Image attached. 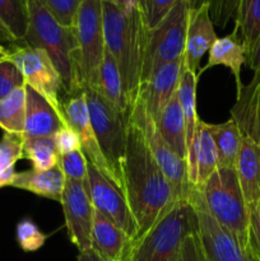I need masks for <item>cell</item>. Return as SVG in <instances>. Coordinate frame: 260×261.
<instances>
[{
	"label": "cell",
	"instance_id": "obj_1",
	"mask_svg": "<svg viewBox=\"0 0 260 261\" xmlns=\"http://www.w3.org/2000/svg\"><path fill=\"white\" fill-rule=\"evenodd\" d=\"M121 178L122 193L139 229V241L180 200L155 162L142 129L132 120L127 124Z\"/></svg>",
	"mask_w": 260,
	"mask_h": 261
},
{
	"label": "cell",
	"instance_id": "obj_2",
	"mask_svg": "<svg viewBox=\"0 0 260 261\" xmlns=\"http://www.w3.org/2000/svg\"><path fill=\"white\" fill-rule=\"evenodd\" d=\"M105 46L119 66L129 107L139 94L144 61L147 31L138 2L129 9H120L102 0Z\"/></svg>",
	"mask_w": 260,
	"mask_h": 261
},
{
	"label": "cell",
	"instance_id": "obj_3",
	"mask_svg": "<svg viewBox=\"0 0 260 261\" xmlns=\"http://www.w3.org/2000/svg\"><path fill=\"white\" fill-rule=\"evenodd\" d=\"M22 43L41 48L50 56L63 79L66 96H76L83 92L78 43L73 27L60 24L40 0H28V28Z\"/></svg>",
	"mask_w": 260,
	"mask_h": 261
},
{
	"label": "cell",
	"instance_id": "obj_4",
	"mask_svg": "<svg viewBox=\"0 0 260 261\" xmlns=\"http://www.w3.org/2000/svg\"><path fill=\"white\" fill-rule=\"evenodd\" d=\"M211 216L233 233L246 249H255L250 237L249 209L242 195L236 168L218 167L198 188Z\"/></svg>",
	"mask_w": 260,
	"mask_h": 261
},
{
	"label": "cell",
	"instance_id": "obj_5",
	"mask_svg": "<svg viewBox=\"0 0 260 261\" xmlns=\"http://www.w3.org/2000/svg\"><path fill=\"white\" fill-rule=\"evenodd\" d=\"M196 229L195 209L183 199L135 242L130 261H170L184 239Z\"/></svg>",
	"mask_w": 260,
	"mask_h": 261
},
{
	"label": "cell",
	"instance_id": "obj_6",
	"mask_svg": "<svg viewBox=\"0 0 260 261\" xmlns=\"http://www.w3.org/2000/svg\"><path fill=\"white\" fill-rule=\"evenodd\" d=\"M83 93L99 147L111 167L117 186L122 191L121 165L126 145L129 116L120 114L93 87H84Z\"/></svg>",
	"mask_w": 260,
	"mask_h": 261
},
{
	"label": "cell",
	"instance_id": "obj_7",
	"mask_svg": "<svg viewBox=\"0 0 260 261\" xmlns=\"http://www.w3.org/2000/svg\"><path fill=\"white\" fill-rule=\"evenodd\" d=\"M190 8L185 0H178L167 17L152 30L147 31L144 61L140 86L160 66L184 58Z\"/></svg>",
	"mask_w": 260,
	"mask_h": 261
},
{
	"label": "cell",
	"instance_id": "obj_8",
	"mask_svg": "<svg viewBox=\"0 0 260 261\" xmlns=\"http://www.w3.org/2000/svg\"><path fill=\"white\" fill-rule=\"evenodd\" d=\"M78 43V64L84 87L96 88L105 54L102 0H82L73 24Z\"/></svg>",
	"mask_w": 260,
	"mask_h": 261
},
{
	"label": "cell",
	"instance_id": "obj_9",
	"mask_svg": "<svg viewBox=\"0 0 260 261\" xmlns=\"http://www.w3.org/2000/svg\"><path fill=\"white\" fill-rule=\"evenodd\" d=\"M8 59L19 69L25 86L43 97L59 114L64 115L61 93L65 92L60 74L54 66L50 56L41 48L23 43H14L8 47Z\"/></svg>",
	"mask_w": 260,
	"mask_h": 261
},
{
	"label": "cell",
	"instance_id": "obj_10",
	"mask_svg": "<svg viewBox=\"0 0 260 261\" xmlns=\"http://www.w3.org/2000/svg\"><path fill=\"white\" fill-rule=\"evenodd\" d=\"M188 199L195 209L199 236L209 261H260L256 250L242 246L233 233L211 216L198 188H191Z\"/></svg>",
	"mask_w": 260,
	"mask_h": 261
},
{
	"label": "cell",
	"instance_id": "obj_11",
	"mask_svg": "<svg viewBox=\"0 0 260 261\" xmlns=\"http://www.w3.org/2000/svg\"><path fill=\"white\" fill-rule=\"evenodd\" d=\"M129 120L134 121L142 129L155 162L172 186L176 199H188L191 186L189 184L186 161L183 160L163 139L155 121L147 114L139 99H137L130 109Z\"/></svg>",
	"mask_w": 260,
	"mask_h": 261
},
{
	"label": "cell",
	"instance_id": "obj_12",
	"mask_svg": "<svg viewBox=\"0 0 260 261\" xmlns=\"http://www.w3.org/2000/svg\"><path fill=\"white\" fill-rule=\"evenodd\" d=\"M87 186L94 209L111 219L135 244L139 239V229L124 193L89 162Z\"/></svg>",
	"mask_w": 260,
	"mask_h": 261
},
{
	"label": "cell",
	"instance_id": "obj_13",
	"mask_svg": "<svg viewBox=\"0 0 260 261\" xmlns=\"http://www.w3.org/2000/svg\"><path fill=\"white\" fill-rule=\"evenodd\" d=\"M60 204L71 244L75 245L79 252L91 250L94 206L89 196L87 180L66 178Z\"/></svg>",
	"mask_w": 260,
	"mask_h": 261
},
{
	"label": "cell",
	"instance_id": "obj_14",
	"mask_svg": "<svg viewBox=\"0 0 260 261\" xmlns=\"http://www.w3.org/2000/svg\"><path fill=\"white\" fill-rule=\"evenodd\" d=\"M63 112L68 124L78 134L79 140H81L82 152L86 155L87 162L92 163L94 167L98 168L106 177H109L117 186L111 167H110L109 162L102 153L99 143L97 140L96 134H94L93 127H92L83 92L76 94V96H71L64 99Z\"/></svg>",
	"mask_w": 260,
	"mask_h": 261
},
{
	"label": "cell",
	"instance_id": "obj_15",
	"mask_svg": "<svg viewBox=\"0 0 260 261\" xmlns=\"http://www.w3.org/2000/svg\"><path fill=\"white\" fill-rule=\"evenodd\" d=\"M184 58L160 66L147 82L140 86L137 99L154 121L160 117L166 105L176 94L181 76L185 70Z\"/></svg>",
	"mask_w": 260,
	"mask_h": 261
},
{
	"label": "cell",
	"instance_id": "obj_16",
	"mask_svg": "<svg viewBox=\"0 0 260 261\" xmlns=\"http://www.w3.org/2000/svg\"><path fill=\"white\" fill-rule=\"evenodd\" d=\"M134 241L111 219L94 209L91 250L105 261H130Z\"/></svg>",
	"mask_w": 260,
	"mask_h": 261
},
{
	"label": "cell",
	"instance_id": "obj_17",
	"mask_svg": "<svg viewBox=\"0 0 260 261\" xmlns=\"http://www.w3.org/2000/svg\"><path fill=\"white\" fill-rule=\"evenodd\" d=\"M217 33L209 14L208 3L190 10L186 32V45L184 61L188 70L196 75L200 70V60L209 53L213 43L217 41Z\"/></svg>",
	"mask_w": 260,
	"mask_h": 261
},
{
	"label": "cell",
	"instance_id": "obj_18",
	"mask_svg": "<svg viewBox=\"0 0 260 261\" xmlns=\"http://www.w3.org/2000/svg\"><path fill=\"white\" fill-rule=\"evenodd\" d=\"M231 119L244 137L260 147V71H255L251 82L237 91Z\"/></svg>",
	"mask_w": 260,
	"mask_h": 261
},
{
	"label": "cell",
	"instance_id": "obj_19",
	"mask_svg": "<svg viewBox=\"0 0 260 261\" xmlns=\"http://www.w3.org/2000/svg\"><path fill=\"white\" fill-rule=\"evenodd\" d=\"M65 116L59 114L41 94L25 86V124L23 137H51L66 126Z\"/></svg>",
	"mask_w": 260,
	"mask_h": 261
},
{
	"label": "cell",
	"instance_id": "obj_20",
	"mask_svg": "<svg viewBox=\"0 0 260 261\" xmlns=\"http://www.w3.org/2000/svg\"><path fill=\"white\" fill-rule=\"evenodd\" d=\"M246 48L239 35V31L235 28L233 32L224 36L222 38H217L216 42L209 50V58L205 65L200 68L196 74V78H200L201 74L208 69L217 65H223L231 70L232 75L236 82V89L240 91L242 88L241 82V68L246 64Z\"/></svg>",
	"mask_w": 260,
	"mask_h": 261
},
{
	"label": "cell",
	"instance_id": "obj_21",
	"mask_svg": "<svg viewBox=\"0 0 260 261\" xmlns=\"http://www.w3.org/2000/svg\"><path fill=\"white\" fill-rule=\"evenodd\" d=\"M236 172L247 209L260 200V147L244 137L236 163Z\"/></svg>",
	"mask_w": 260,
	"mask_h": 261
},
{
	"label": "cell",
	"instance_id": "obj_22",
	"mask_svg": "<svg viewBox=\"0 0 260 261\" xmlns=\"http://www.w3.org/2000/svg\"><path fill=\"white\" fill-rule=\"evenodd\" d=\"M65 180L63 170L58 165L46 171L32 168L23 172H17L10 186L60 203L65 188Z\"/></svg>",
	"mask_w": 260,
	"mask_h": 261
},
{
	"label": "cell",
	"instance_id": "obj_23",
	"mask_svg": "<svg viewBox=\"0 0 260 261\" xmlns=\"http://www.w3.org/2000/svg\"><path fill=\"white\" fill-rule=\"evenodd\" d=\"M97 92L112 105L120 114L130 116V107L125 96L124 84H122L121 74L119 66L107 48H105L103 59L99 66L98 83L96 88Z\"/></svg>",
	"mask_w": 260,
	"mask_h": 261
},
{
	"label": "cell",
	"instance_id": "obj_24",
	"mask_svg": "<svg viewBox=\"0 0 260 261\" xmlns=\"http://www.w3.org/2000/svg\"><path fill=\"white\" fill-rule=\"evenodd\" d=\"M206 127L209 134L213 138L214 145L218 157V167L221 168H236L237 158L241 149L242 135L236 122L232 119L222 122V124H208Z\"/></svg>",
	"mask_w": 260,
	"mask_h": 261
},
{
	"label": "cell",
	"instance_id": "obj_25",
	"mask_svg": "<svg viewBox=\"0 0 260 261\" xmlns=\"http://www.w3.org/2000/svg\"><path fill=\"white\" fill-rule=\"evenodd\" d=\"M158 130L163 139L168 143L171 148L186 161V127L183 111L177 99V92L166 105L160 117L155 121Z\"/></svg>",
	"mask_w": 260,
	"mask_h": 261
},
{
	"label": "cell",
	"instance_id": "obj_26",
	"mask_svg": "<svg viewBox=\"0 0 260 261\" xmlns=\"http://www.w3.org/2000/svg\"><path fill=\"white\" fill-rule=\"evenodd\" d=\"M196 75L185 68L180 84L177 88V99L183 111L186 127V149L193 143L194 137L198 130L199 116L196 112V86H198Z\"/></svg>",
	"mask_w": 260,
	"mask_h": 261
},
{
	"label": "cell",
	"instance_id": "obj_27",
	"mask_svg": "<svg viewBox=\"0 0 260 261\" xmlns=\"http://www.w3.org/2000/svg\"><path fill=\"white\" fill-rule=\"evenodd\" d=\"M23 158L31 161L33 170L46 171L59 165L60 154L54 135L51 137H23Z\"/></svg>",
	"mask_w": 260,
	"mask_h": 261
},
{
	"label": "cell",
	"instance_id": "obj_28",
	"mask_svg": "<svg viewBox=\"0 0 260 261\" xmlns=\"http://www.w3.org/2000/svg\"><path fill=\"white\" fill-rule=\"evenodd\" d=\"M25 124V86L0 99V127L4 133L23 135Z\"/></svg>",
	"mask_w": 260,
	"mask_h": 261
},
{
	"label": "cell",
	"instance_id": "obj_29",
	"mask_svg": "<svg viewBox=\"0 0 260 261\" xmlns=\"http://www.w3.org/2000/svg\"><path fill=\"white\" fill-rule=\"evenodd\" d=\"M235 28L244 42L247 55L260 37V0H241L235 18Z\"/></svg>",
	"mask_w": 260,
	"mask_h": 261
},
{
	"label": "cell",
	"instance_id": "obj_30",
	"mask_svg": "<svg viewBox=\"0 0 260 261\" xmlns=\"http://www.w3.org/2000/svg\"><path fill=\"white\" fill-rule=\"evenodd\" d=\"M23 158V135L4 133L0 140V188L10 186L17 172L15 163Z\"/></svg>",
	"mask_w": 260,
	"mask_h": 261
},
{
	"label": "cell",
	"instance_id": "obj_31",
	"mask_svg": "<svg viewBox=\"0 0 260 261\" xmlns=\"http://www.w3.org/2000/svg\"><path fill=\"white\" fill-rule=\"evenodd\" d=\"M0 18L22 43L28 28V0H0Z\"/></svg>",
	"mask_w": 260,
	"mask_h": 261
},
{
	"label": "cell",
	"instance_id": "obj_32",
	"mask_svg": "<svg viewBox=\"0 0 260 261\" xmlns=\"http://www.w3.org/2000/svg\"><path fill=\"white\" fill-rule=\"evenodd\" d=\"M17 241L20 249L25 252L40 250L47 240V234L43 233L37 224L31 218H24L17 224Z\"/></svg>",
	"mask_w": 260,
	"mask_h": 261
},
{
	"label": "cell",
	"instance_id": "obj_33",
	"mask_svg": "<svg viewBox=\"0 0 260 261\" xmlns=\"http://www.w3.org/2000/svg\"><path fill=\"white\" fill-rule=\"evenodd\" d=\"M178 0H138V7L148 30L160 24Z\"/></svg>",
	"mask_w": 260,
	"mask_h": 261
},
{
	"label": "cell",
	"instance_id": "obj_34",
	"mask_svg": "<svg viewBox=\"0 0 260 261\" xmlns=\"http://www.w3.org/2000/svg\"><path fill=\"white\" fill-rule=\"evenodd\" d=\"M60 24L73 27L82 0H40Z\"/></svg>",
	"mask_w": 260,
	"mask_h": 261
},
{
	"label": "cell",
	"instance_id": "obj_35",
	"mask_svg": "<svg viewBox=\"0 0 260 261\" xmlns=\"http://www.w3.org/2000/svg\"><path fill=\"white\" fill-rule=\"evenodd\" d=\"M59 166L63 170L65 178L86 181L88 177V162L82 149L60 155Z\"/></svg>",
	"mask_w": 260,
	"mask_h": 261
},
{
	"label": "cell",
	"instance_id": "obj_36",
	"mask_svg": "<svg viewBox=\"0 0 260 261\" xmlns=\"http://www.w3.org/2000/svg\"><path fill=\"white\" fill-rule=\"evenodd\" d=\"M170 261H209L198 229L184 239Z\"/></svg>",
	"mask_w": 260,
	"mask_h": 261
},
{
	"label": "cell",
	"instance_id": "obj_37",
	"mask_svg": "<svg viewBox=\"0 0 260 261\" xmlns=\"http://www.w3.org/2000/svg\"><path fill=\"white\" fill-rule=\"evenodd\" d=\"M206 3L213 24L223 30L232 19L235 20L241 0H206Z\"/></svg>",
	"mask_w": 260,
	"mask_h": 261
},
{
	"label": "cell",
	"instance_id": "obj_38",
	"mask_svg": "<svg viewBox=\"0 0 260 261\" xmlns=\"http://www.w3.org/2000/svg\"><path fill=\"white\" fill-rule=\"evenodd\" d=\"M24 86V78L19 69L8 58L0 61V99Z\"/></svg>",
	"mask_w": 260,
	"mask_h": 261
},
{
	"label": "cell",
	"instance_id": "obj_39",
	"mask_svg": "<svg viewBox=\"0 0 260 261\" xmlns=\"http://www.w3.org/2000/svg\"><path fill=\"white\" fill-rule=\"evenodd\" d=\"M54 139H55L56 148H58V152L60 155L68 154V153L74 152V150L82 149L81 140H79L78 134H76V132L70 125H66V126L61 127L54 135Z\"/></svg>",
	"mask_w": 260,
	"mask_h": 261
},
{
	"label": "cell",
	"instance_id": "obj_40",
	"mask_svg": "<svg viewBox=\"0 0 260 261\" xmlns=\"http://www.w3.org/2000/svg\"><path fill=\"white\" fill-rule=\"evenodd\" d=\"M250 237L260 257V200L249 211Z\"/></svg>",
	"mask_w": 260,
	"mask_h": 261
},
{
	"label": "cell",
	"instance_id": "obj_41",
	"mask_svg": "<svg viewBox=\"0 0 260 261\" xmlns=\"http://www.w3.org/2000/svg\"><path fill=\"white\" fill-rule=\"evenodd\" d=\"M2 42H8L10 43V45H14V43H18V41L15 40L13 33L10 32L9 28L5 25V23L3 22L2 18H0V43Z\"/></svg>",
	"mask_w": 260,
	"mask_h": 261
},
{
	"label": "cell",
	"instance_id": "obj_42",
	"mask_svg": "<svg viewBox=\"0 0 260 261\" xmlns=\"http://www.w3.org/2000/svg\"><path fill=\"white\" fill-rule=\"evenodd\" d=\"M76 261H105V260H102L101 257L93 251V250H87V251L79 252Z\"/></svg>",
	"mask_w": 260,
	"mask_h": 261
},
{
	"label": "cell",
	"instance_id": "obj_43",
	"mask_svg": "<svg viewBox=\"0 0 260 261\" xmlns=\"http://www.w3.org/2000/svg\"><path fill=\"white\" fill-rule=\"evenodd\" d=\"M103 2L110 3V4L120 8V9H129V8H132L138 0H103Z\"/></svg>",
	"mask_w": 260,
	"mask_h": 261
},
{
	"label": "cell",
	"instance_id": "obj_44",
	"mask_svg": "<svg viewBox=\"0 0 260 261\" xmlns=\"http://www.w3.org/2000/svg\"><path fill=\"white\" fill-rule=\"evenodd\" d=\"M185 2L188 3L190 10H194V9H198V8L201 7L203 4H205L206 0H185Z\"/></svg>",
	"mask_w": 260,
	"mask_h": 261
},
{
	"label": "cell",
	"instance_id": "obj_45",
	"mask_svg": "<svg viewBox=\"0 0 260 261\" xmlns=\"http://www.w3.org/2000/svg\"><path fill=\"white\" fill-rule=\"evenodd\" d=\"M8 53H9L8 47H5L3 43H0V54H8Z\"/></svg>",
	"mask_w": 260,
	"mask_h": 261
},
{
	"label": "cell",
	"instance_id": "obj_46",
	"mask_svg": "<svg viewBox=\"0 0 260 261\" xmlns=\"http://www.w3.org/2000/svg\"><path fill=\"white\" fill-rule=\"evenodd\" d=\"M8 55H9V53H8V54H0V61H3L4 59H7Z\"/></svg>",
	"mask_w": 260,
	"mask_h": 261
}]
</instances>
